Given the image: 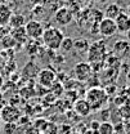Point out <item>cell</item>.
<instances>
[{
    "mask_svg": "<svg viewBox=\"0 0 130 134\" xmlns=\"http://www.w3.org/2000/svg\"><path fill=\"white\" fill-rule=\"evenodd\" d=\"M65 39L63 31L58 27H48L44 30V34L41 36L43 44L49 50H58L61 49V44Z\"/></svg>",
    "mask_w": 130,
    "mask_h": 134,
    "instance_id": "1",
    "label": "cell"
},
{
    "mask_svg": "<svg viewBox=\"0 0 130 134\" xmlns=\"http://www.w3.org/2000/svg\"><path fill=\"white\" fill-rule=\"evenodd\" d=\"M85 99L92 106L93 111H99L108 100V93L100 86H92L85 94Z\"/></svg>",
    "mask_w": 130,
    "mask_h": 134,
    "instance_id": "2",
    "label": "cell"
},
{
    "mask_svg": "<svg viewBox=\"0 0 130 134\" xmlns=\"http://www.w3.org/2000/svg\"><path fill=\"white\" fill-rule=\"evenodd\" d=\"M107 54V45L103 40H97L90 44L89 49L86 52V61L90 65L94 63H103Z\"/></svg>",
    "mask_w": 130,
    "mask_h": 134,
    "instance_id": "3",
    "label": "cell"
},
{
    "mask_svg": "<svg viewBox=\"0 0 130 134\" xmlns=\"http://www.w3.org/2000/svg\"><path fill=\"white\" fill-rule=\"evenodd\" d=\"M93 72H94L93 67H92V65L88 61H81V62L76 63L75 67H74V75H75L76 80L81 81V83L88 81L92 77Z\"/></svg>",
    "mask_w": 130,
    "mask_h": 134,
    "instance_id": "4",
    "label": "cell"
},
{
    "mask_svg": "<svg viewBox=\"0 0 130 134\" xmlns=\"http://www.w3.org/2000/svg\"><path fill=\"white\" fill-rule=\"evenodd\" d=\"M36 77H37L39 85H41V86H44V88H47V89H49L53 84L57 81V79H58V77H57V72H55L53 68H49V67L39 70Z\"/></svg>",
    "mask_w": 130,
    "mask_h": 134,
    "instance_id": "5",
    "label": "cell"
},
{
    "mask_svg": "<svg viewBox=\"0 0 130 134\" xmlns=\"http://www.w3.org/2000/svg\"><path fill=\"white\" fill-rule=\"evenodd\" d=\"M0 116L3 119V122H18L22 116L19 108L16 104L7 103L1 110H0Z\"/></svg>",
    "mask_w": 130,
    "mask_h": 134,
    "instance_id": "6",
    "label": "cell"
},
{
    "mask_svg": "<svg viewBox=\"0 0 130 134\" xmlns=\"http://www.w3.org/2000/svg\"><path fill=\"white\" fill-rule=\"evenodd\" d=\"M25 29H26V32L29 39L31 40H39L41 39L43 34H44V26L41 22L36 21V19H31V21H27L26 25H25Z\"/></svg>",
    "mask_w": 130,
    "mask_h": 134,
    "instance_id": "7",
    "label": "cell"
},
{
    "mask_svg": "<svg viewBox=\"0 0 130 134\" xmlns=\"http://www.w3.org/2000/svg\"><path fill=\"white\" fill-rule=\"evenodd\" d=\"M98 32L102 36H104V37L114 36L115 34L117 32V26H116L115 19L103 17L100 19V22L98 23Z\"/></svg>",
    "mask_w": 130,
    "mask_h": 134,
    "instance_id": "8",
    "label": "cell"
},
{
    "mask_svg": "<svg viewBox=\"0 0 130 134\" xmlns=\"http://www.w3.org/2000/svg\"><path fill=\"white\" fill-rule=\"evenodd\" d=\"M53 18H54V21H55V23L58 26H68L74 21V13H72V10L70 8L62 7V8L55 10Z\"/></svg>",
    "mask_w": 130,
    "mask_h": 134,
    "instance_id": "9",
    "label": "cell"
},
{
    "mask_svg": "<svg viewBox=\"0 0 130 134\" xmlns=\"http://www.w3.org/2000/svg\"><path fill=\"white\" fill-rule=\"evenodd\" d=\"M74 111L77 116H81V117H85V116H89L92 114V106L88 100L85 98H79L74 102Z\"/></svg>",
    "mask_w": 130,
    "mask_h": 134,
    "instance_id": "10",
    "label": "cell"
},
{
    "mask_svg": "<svg viewBox=\"0 0 130 134\" xmlns=\"http://www.w3.org/2000/svg\"><path fill=\"white\" fill-rule=\"evenodd\" d=\"M116 26H117V32H122L125 34L130 29V16L128 13L121 12L118 17L115 19Z\"/></svg>",
    "mask_w": 130,
    "mask_h": 134,
    "instance_id": "11",
    "label": "cell"
},
{
    "mask_svg": "<svg viewBox=\"0 0 130 134\" xmlns=\"http://www.w3.org/2000/svg\"><path fill=\"white\" fill-rule=\"evenodd\" d=\"M10 35L13 36V39L17 41V45L18 44H26L27 40H29V36H27L25 26L17 27V29H10Z\"/></svg>",
    "mask_w": 130,
    "mask_h": 134,
    "instance_id": "12",
    "label": "cell"
},
{
    "mask_svg": "<svg viewBox=\"0 0 130 134\" xmlns=\"http://www.w3.org/2000/svg\"><path fill=\"white\" fill-rule=\"evenodd\" d=\"M12 14L13 10L8 4H0V26H8Z\"/></svg>",
    "mask_w": 130,
    "mask_h": 134,
    "instance_id": "13",
    "label": "cell"
},
{
    "mask_svg": "<svg viewBox=\"0 0 130 134\" xmlns=\"http://www.w3.org/2000/svg\"><path fill=\"white\" fill-rule=\"evenodd\" d=\"M121 12H122V9L120 8V5H117V4H115V3H111V4H108V5L104 8L103 16L107 17V18H111V19H116Z\"/></svg>",
    "mask_w": 130,
    "mask_h": 134,
    "instance_id": "14",
    "label": "cell"
},
{
    "mask_svg": "<svg viewBox=\"0 0 130 134\" xmlns=\"http://www.w3.org/2000/svg\"><path fill=\"white\" fill-rule=\"evenodd\" d=\"M26 25V18L23 14H19V13H13L10 19H9V29H17V27H22Z\"/></svg>",
    "mask_w": 130,
    "mask_h": 134,
    "instance_id": "15",
    "label": "cell"
},
{
    "mask_svg": "<svg viewBox=\"0 0 130 134\" xmlns=\"http://www.w3.org/2000/svg\"><path fill=\"white\" fill-rule=\"evenodd\" d=\"M98 134H116L115 125L112 122H110V121H102L99 124Z\"/></svg>",
    "mask_w": 130,
    "mask_h": 134,
    "instance_id": "16",
    "label": "cell"
},
{
    "mask_svg": "<svg viewBox=\"0 0 130 134\" xmlns=\"http://www.w3.org/2000/svg\"><path fill=\"white\" fill-rule=\"evenodd\" d=\"M0 44H1L3 49H14L17 47V41L13 39V36L10 34H8L7 36H4L0 40Z\"/></svg>",
    "mask_w": 130,
    "mask_h": 134,
    "instance_id": "17",
    "label": "cell"
},
{
    "mask_svg": "<svg viewBox=\"0 0 130 134\" xmlns=\"http://www.w3.org/2000/svg\"><path fill=\"white\" fill-rule=\"evenodd\" d=\"M89 47H90V44L86 39H79V40L74 41V49L77 50L79 53H86Z\"/></svg>",
    "mask_w": 130,
    "mask_h": 134,
    "instance_id": "18",
    "label": "cell"
},
{
    "mask_svg": "<svg viewBox=\"0 0 130 134\" xmlns=\"http://www.w3.org/2000/svg\"><path fill=\"white\" fill-rule=\"evenodd\" d=\"M74 39L72 37H66L63 39L62 44H61V49L63 50V53H71L74 50Z\"/></svg>",
    "mask_w": 130,
    "mask_h": 134,
    "instance_id": "19",
    "label": "cell"
},
{
    "mask_svg": "<svg viewBox=\"0 0 130 134\" xmlns=\"http://www.w3.org/2000/svg\"><path fill=\"white\" fill-rule=\"evenodd\" d=\"M118 114H120L121 119H124L125 121H129L130 120V104L129 103H125V104L120 106Z\"/></svg>",
    "mask_w": 130,
    "mask_h": 134,
    "instance_id": "20",
    "label": "cell"
},
{
    "mask_svg": "<svg viewBox=\"0 0 130 134\" xmlns=\"http://www.w3.org/2000/svg\"><path fill=\"white\" fill-rule=\"evenodd\" d=\"M129 48V41L128 40H118L115 44V52H120V50H125Z\"/></svg>",
    "mask_w": 130,
    "mask_h": 134,
    "instance_id": "21",
    "label": "cell"
},
{
    "mask_svg": "<svg viewBox=\"0 0 130 134\" xmlns=\"http://www.w3.org/2000/svg\"><path fill=\"white\" fill-rule=\"evenodd\" d=\"M25 134H41V132H40L35 125H30V126L25 130Z\"/></svg>",
    "mask_w": 130,
    "mask_h": 134,
    "instance_id": "22",
    "label": "cell"
},
{
    "mask_svg": "<svg viewBox=\"0 0 130 134\" xmlns=\"http://www.w3.org/2000/svg\"><path fill=\"white\" fill-rule=\"evenodd\" d=\"M8 34H10L9 26H0V40H1L4 36H7Z\"/></svg>",
    "mask_w": 130,
    "mask_h": 134,
    "instance_id": "23",
    "label": "cell"
},
{
    "mask_svg": "<svg viewBox=\"0 0 130 134\" xmlns=\"http://www.w3.org/2000/svg\"><path fill=\"white\" fill-rule=\"evenodd\" d=\"M124 133H125V134H130V120H129V121H125V122H124Z\"/></svg>",
    "mask_w": 130,
    "mask_h": 134,
    "instance_id": "24",
    "label": "cell"
},
{
    "mask_svg": "<svg viewBox=\"0 0 130 134\" xmlns=\"http://www.w3.org/2000/svg\"><path fill=\"white\" fill-rule=\"evenodd\" d=\"M5 104H7V102H5V98H4V94H3V92L0 90V110H1Z\"/></svg>",
    "mask_w": 130,
    "mask_h": 134,
    "instance_id": "25",
    "label": "cell"
},
{
    "mask_svg": "<svg viewBox=\"0 0 130 134\" xmlns=\"http://www.w3.org/2000/svg\"><path fill=\"white\" fill-rule=\"evenodd\" d=\"M125 34H126V40H128V41L130 43V29H129V30H128V31H126Z\"/></svg>",
    "mask_w": 130,
    "mask_h": 134,
    "instance_id": "26",
    "label": "cell"
},
{
    "mask_svg": "<svg viewBox=\"0 0 130 134\" xmlns=\"http://www.w3.org/2000/svg\"><path fill=\"white\" fill-rule=\"evenodd\" d=\"M4 85V79H3V76L0 75V89H1V86Z\"/></svg>",
    "mask_w": 130,
    "mask_h": 134,
    "instance_id": "27",
    "label": "cell"
},
{
    "mask_svg": "<svg viewBox=\"0 0 130 134\" xmlns=\"http://www.w3.org/2000/svg\"><path fill=\"white\" fill-rule=\"evenodd\" d=\"M8 0H0V4H7Z\"/></svg>",
    "mask_w": 130,
    "mask_h": 134,
    "instance_id": "28",
    "label": "cell"
},
{
    "mask_svg": "<svg viewBox=\"0 0 130 134\" xmlns=\"http://www.w3.org/2000/svg\"><path fill=\"white\" fill-rule=\"evenodd\" d=\"M1 126H3V119L0 116V129H1Z\"/></svg>",
    "mask_w": 130,
    "mask_h": 134,
    "instance_id": "29",
    "label": "cell"
},
{
    "mask_svg": "<svg viewBox=\"0 0 130 134\" xmlns=\"http://www.w3.org/2000/svg\"><path fill=\"white\" fill-rule=\"evenodd\" d=\"M126 77H128V80H129V81H130V71H129V72H128V76H126Z\"/></svg>",
    "mask_w": 130,
    "mask_h": 134,
    "instance_id": "30",
    "label": "cell"
},
{
    "mask_svg": "<svg viewBox=\"0 0 130 134\" xmlns=\"http://www.w3.org/2000/svg\"><path fill=\"white\" fill-rule=\"evenodd\" d=\"M70 134H79V133H70Z\"/></svg>",
    "mask_w": 130,
    "mask_h": 134,
    "instance_id": "31",
    "label": "cell"
},
{
    "mask_svg": "<svg viewBox=\"0 0 130 134\" xmlns=\"http://www.w3.org/2000/svg\"><path fill=\"white\" fill-rule=\"evenodd\" d=\"M85 1H89V0H85Z\"/></svg>",
    "mask_w": 130,
    "mask_h": 134,
    "instance_id": "32",
    "label": "cell"
}]
</instances>
